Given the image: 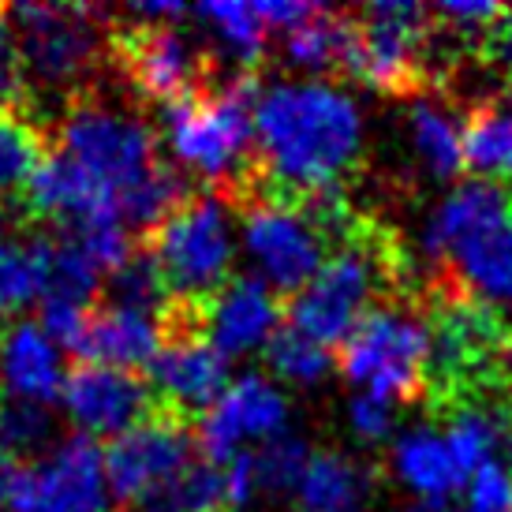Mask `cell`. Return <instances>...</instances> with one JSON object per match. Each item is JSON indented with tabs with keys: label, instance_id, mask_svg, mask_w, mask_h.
<instances>
[{
	"label": "cell",
	"instance_id": "6da1fadb",
	"mask_svg": "<svg viewBox=\"0 0 512 512\" xmlns=\"http://www.w3.org/2000/svg\"><path fill=\"white\" fill-rule=\"evenodd\" d=\"M367 124L359 101L326 79H281L258 90V176L270 187L314 199L359 165Z\"/></svg>",
	"mask_w": 512,
	"mask_h": 512
},
{
	"label": "cell",
	"instance_id": "7a4b0ae2",
	"mask_svg": "<svg viewBox=\"0 0 512 512\" xmlns=\"http://www.w3.org/2000/svg\"><path fill=\"white\" fill-rule=\"evenodd\" d=\"M240 243L255 277L273 292H303L314 273L326 266L329 243L348 240L359 228L352 210L337 199V191L296 199L270 187L255 172V180L236 195Z\"/></svg>",
	"mask_w": 512,
	"mask_h": 512
},
{
	"label": "cell",
	"instance_id": "3957f363",
	"mask_svg": "<svg viewBox=\"0 0 512 512\" xmlns=\"http://www.w3.org/2000/svg\"><path fill=\"white\" fill-rule=\"evenodd\" d=\"M423 255L441 270L438 285L486 307L512 311V191L490 180H464L430 210Z\"/></svg>",
	"mask_w": 512,
	"mask_h": 512
},
{
	"label": "cell",
	"instance_id": "277c9868",
	"mask_svg": "<svg viewBox=\"0 0 512 512\" xmlns=\"http://www.w3.org/2000/svg\"><path fill=\"white\" fill-rule=\"evenodd\" d=\"M258 79L236 72L217 86H202L187 98L165 105V143L187 172L202 176L214 191L236 202L243 187L255 180V101Z\"/></svg>",
	"mask_w": 512,
	"mask_h": 512
},
{
	"label": "cell",
	"instance_id": "5b68a950",
	"mask_svg": "<svg viewBox=\"0 0 512 512\" xmlns=\"http://www.w3.org/2000/svg\"><path fill=\"white\" fill-rule=\"evenodd\" d=\"M236 202L225 191H191L146 240V255L169 292V307L202 311L232 281L236 266Z\"/></svg>",
	"mask_w": 512,
	"mask_h": 512
},
{
	"label": "cell",
	"instance_id": "8992f818",
	"mask_svg": "<svg viewBox=\"0 0 512 512\" xmlns=\"http://www.w3.org/2000/svg\"><path fill=\"white\" fill-rule=\"evenodd\" d=\"M400 277L393 247L382 232L359 225L348 240L329 251L326 266L314 281L292 296L288 318L303 337L326 344H344L367 318L378 299H389V288Z\"/></svg>",
	"mask_w": 512,
	"mask_h": 512
},
{
	"label": "cell",
	"instance_id": "52a82bcc",
	"mask_svg": "<svg viewBox=\"0 0 512 512\" xmlns=\"http://www.w3.org/2000/svg\"><path fill=\"white\" fill-rule=\"evenodd\" d=\"M57 143L68 161L98 180L116 202H124L135 187L150 180L165 161L157 157V135L135 109L105 94H75L64 109Z\"/></svg>",
	"mask_w": 512,
	"mask_h": 512
},
{
	"label": "cell",
	"instance_id": "ba28073f",
	"mask_svg": "<svg viewBox=\"0 0 512 512\" xmlns=\"http://www.w3.org/2000/svg\"><path fill=\"white\" fill-rule=\"evenodd\" d=\"M341 374L359 393L415 404L430 389V322L412 299H385L344 341Z\"/></svg>",
	"mask_w": 512,
	"mask_h": 512
},
{
	"label": "cell",
	"instance_id": "9c48e42d",
	"mask_svg": "<svg viewBox=\"0 0 512 512\" xmlns=\"http://www.w3.org/2000/svg\"><path fill=\"white\" fill-rule=\"evenodd\" d=\"M23 79L42 90L83 94L86 79L113 57V30L83 4H15L8 8Z\"/></svg>",
	"mask_w": 512,
	"mask_h": 512
},
{
	"label": "cell",
	"instance_id": "30bf717a",
	"mask_svg": "<svg viewBox=\"0 0 512 512\" xmlns=\"http://www.w3.org/2000/svg\"><path fill=\"white\" fill-rule=\"evenodd\" d=\"M434 12L412 0H378L356 15L344 75L393 98H415L427 83Z\"/></svg>",
	"mask_w": 512,
	"mask_h": 512
},
{
	"label": "cell",
	"instance_id": "8fae6325",
	"mask_svg": "<svg viewBox=\"0 0 512 512\" xmlns=\"http://www.w3.org/2000/svg\"><path fill=\"white\" fill-rule=\"evenodd\" d=\"M8 512H109L105 453L86 434L57 441L30 464H0Z\"/></svg>",
	"mask_w": 512,
	"mask_h": 512
},
{
	"label": "cell",
	"instance_id": "7c38bea8",
	"mask_svg": "<svg viewBox=\"0 0 512 512\" xmlns=\"http://www.w3.org/2000/svg\"><path fill=\"white\" fill-rule=\"evenodd\" d=\"M195 449L199 441L184 415L169 408L150 412L143 423L124 430L105 449V479H109L113 498L124 505H139L157 486H165L184 468H191Z\"/></svg>",
	"mask_w": 512,
	"mask_h": 512
},
{
	"label": "cell",
	"instance_id": "4fadbf2b",
	"mask_svg": "<svg viewBox=\"0 0 512 512\" xmlns=\"http://www.w3.org/2000/svg\"><path fill=\"white\" fill-rule=\"evenodd\" d=\"M154 397L176 415L210 412L228 389V359L206 341L199 329V311L165 314V344L150 363Z\"/></svg>",
	"mask_w": 512,
	"mask_h": 512
},
{
	"label": "cell",
	"instance_id": "5bb4252c",
	"mask_svg": "<svg viewBox=\"0 0 512 512\" xmlns=\"http://www.w3.org/2000/svg\"><path fill=\"white\" fill-rule=\"evenodd\" d=\"M113 57L143 98L172 105L206 86V60L195 38L176 23H131L113 30Z\"/></svg>",
	"mask_w": 512,
	"mask_h": 512
},
{
	"label": "cell",
	"instance_id": "9a60e30c",
	"mask_svg": "<svg viewBox=\"0 0 512 512\" xmlns=\"http://www.w3.org/2000/svg\"><path fill=\"white\" fill-rule=\"evenodd\" d=\"M281 434H288V397L281 385L266 374H240L202 415L195 441L210 464L225 468L228 460L247 453V445H262Z\"/></svg>",
	"mask_w": 512,
	"mask_h": 512
},
{
	"label": "cell",
	"instance_id": "2e32d148",
	"mask_svg": "<svg viewBox=\"0 0 512 512\" xmlns=\"http://www.w3.org/2000/svg\"><path fill=\"white\" fill-rule=\"evenodd\" d=\"M64 412L86 438H120L150 415V389L139 374L79 363L64 382Z\"/></svg>",
	"mask_w": 512,
	"mask_h": 512
},
{
	"label": "cell",
	"instance_id": "e0dca14e",
	"mask_svg": "<svg viewBox=\"0 0 512 512\" xmlns=\"http://www.w3.org/2000/svg\"><path fill=\"white\" fill-rule=\"evenodd\" d=\"M281 326V296L255 273L232 277L199 311V329L225 359L266 352Z\"/></svg>",
	"mask_w": 512,
	"mask_h": 512
},
{
	"label": "cell",
	"instance_id": "ac0fdd59",
	"mask_svg": "<svg viewBox=\"0 0 512 512\" xmlns=\"http://www.w3.org/2000/svg\"><path fill=\"white\" fill-rule=\"evenodd\" d=\"M23 202L30 206V214L49 217L57 228L86 225L98 217H120V202L64 154L45 157L42 169L34 172V180L23 191Z\"/></svg>",
	"mask_w": 512,
	"mask_h": 512
},
{
	"label": "cell",
	"instance_id": "d6986e66",
	"mask_svg": "<svg viewBox=\"0 0 512 512\" xmlns=\"http://www.w3.org/2000/svg\"><path fill=\"white\" fill-rule=\"evenodd\" d=\"M64 382L60 344L38 322H12L0 333V385L8 397L49 408L64 393Z\"/></svg>",
	"mask_w": 512,
	"mask_h": 512
},
{
	"label": "cell",
	"instance_id": "ffe728a7",
	"mask_svg": "<svg viewBox=\"0 0 512 512\" xmlns=\"http://www.w3.org/2000/svg\"><path fill=\"white\" fill-rule=\"evenodd\" d=\"M165 344V318L146 311H128V307H94L90 314V329L79 348L86 363H101V367L131 370L150 367Z\"/></svg>",
	"mask_w": 512,
	"mask_h": 512
},
{
	"label": "cell",
	"instance_id": "44dd1931",
	"mask_svg": "<svg viewBox=\"0 0 512 512\" xmlns=\"http://www.w3.org/2000/svg\"><path fill=\"white\" fill-rule=\"evenodd\" d=\"M393 475L415 501H449L464 490V471L456 464L445 430L412 427L393 441Z\"/></svg>",
	"mask_w": 512,
	"mask_h": 512
},
{
	"label": "cell",
	"instance_id": "7402d4cb",
	"mask_svg": "<svg viewBox=\"0 0 512 512\" xmlns=\"http://www.w3.org/2000/svg\"><path fill=\"white\" fill-rule=\"evenodd\" d=\"M303 512H367L374 501V471L341 449L311 453L296 486Z\"/></svg>",
	"mask_w": 512,
	"mask_h": 512
},
{
	"label": "cell",
	"instance_id": "603a6c76",
	"mask_svg": "<svg viewBox=\"0 0 512 512\" xmlns=\"http://www.w3.org/2000/svg\"><path fill=\"white\" fill-rule=\"evenodd\" d=\"M404 131L412 154L430 176L453 180L464 169V128L456 124V113L441 98L415 94L404 109Z\"/></svg>",
	"mask_w": 512,
	"mask_h": 512
},
{
	"label": "cell",
	"instance_id": "cb8c5ba5",
	"mask_svg": "<svg viewBox=\"0 0 512 512\" xmlns=\"http://www.w3.org/2000/svg\"><path fill=\"white\" fill-rule=\"evenodd\" d=\"M464 169L475 172V180L512 184V98H490L468 113Z\"/></svg>",
	"mask_w": 512,
	"mask_h": 512
},
{
	"label": "cell",
	"instance_id": "d4e9b609",
	"mask_svg": "<svg viewBox=\"0 0 512 512\" xmlns=\"http://www.w3.org/2000/svg\"><path fill=\"white\" fill-rule=\"evenodd\" d=\"M352 34H356V15L322 12L311 15L303 27L285 34V60L303 72H344L348 53H352Z\"/></svg>",
	"mask_w": 512,
	"mask_h": 512
},
{
	"label": "cell",
	"instance_id": "484cf974",
	"mask_svg": "<svg viewBox=\"0 0 512 512\" xmlns=\"http://www.w3.org/2000/svg\"><path fill=\"white\" fill-rule=\"evenodd\" d=\"M191 15L210 27L214 42L225 49L232 64L240 68H251L262 60L266 53V38L270 30L262 23L255 4H240V0H217V4H202V8H191Z\"/></svg>",
	"mask_w": 512,
	"mask_h": 512
},
{
	"label": "cell",
	"instance_id": "4316f807",
	"mask_svg": "<svg viewBox=\"0 0 512 512\" xmlns=\"http://www.w3.org/2000/svg\"><path fill=\"white\" fill-rule=\"evenodd\" d=\"M135 512H228L225 468H217L210 460H195L176 479L139 501Z\"/></svg>",
	"mask_w": 512,
	"mask_h": 512
},
{
	"label": "cell",
	"instance_id": "83f0119b",
	"mask_svg": "<svg viewBox=\"0 0 512 512\" xmlns=\"http://www.w3.org/2000/svg\"><path fill=\"white\" fill-rule=\"evenodd\" d=\"M45 161V139L19 109H0V202L23 195Z\"/></svg>",
	"mask_w": 512,
	"mask_h": 512
},
{
	"label": "cell",
	"instance_id": "f1b7e54d",
	"mask_svg": "<svg viewBox=\"0 0 512 512\" xmlns=\"http://www.w3.org/2000/svg\"><path fill=\"white\" fill-rule=\"evenodd\" d=\"M57 423L45 404L0 400V464H30L57 445Z\"/></svg>",
	"mask_w": 512,
	"mask_h": 512
},
{
	"label": "cell",
	"instance_id": "f546056e",
	"mask_svg": "<svg viewBox=\"0 0 512 512\" xmlns=\"http://www.w3.org/2000/svg\"><path fill=\"white\" fill-rule=\"evenodd\" d=\"M42 240H23L0 232V318L19 314L42 296Z\"/></svg>",
	"mask_w": 512,
	"mask_h": 512
},
{
	"label": "cell",
	"instance_id": "4dcf8cb0",
	"mask_svg": "<svg viewBox=\"0 0 512 512\" xmlns=\"http://www.w3.org/2000/svg\"><path fill=\"white\" fill-rule=\"evenodd\" d=\"M251 460V475H255L258 498H281V494H296L303 468L311 460V449L299 434H281V438L262 441L258 449H247Z\"/></svg>",
	"mask_w": 512,
	"mask_h": 512
},
{
	"label": "cell",
	"instance_id": "1f68e13d",
	"mask_svg": "<svg viewBox=\"0 0 512 512\" xmlns=\"http://www.w3.org/2000/svg\"><path fill=\"white\" fill-rule=\"evenodd\" d=\"M105 296H109V307L146 311V314H157V318L169 314V292H165V281L157 273L154 258L146 255V247L135 251L116 273H109Z\"/></svg>",
	"mask_w": 512,
	"mask_h": 512
},
{
	"label": "cell",
	"instance_id": "d6a6232c",
	"mask_svg": "<svg viewBox=\"0 0 512 512\" xmlns=\"http://www.w3.org/2000/svg\"><path fill=\"white\" fill-rule=\"evenodd\" d=\"M266 363L288 385H318L333 370V356L326 344L303 337L299 329H277V337L266 344Z\"/></svg>",
	"mask_w": 512,
	"mask_h": 512
},
{
	"label": "cell",
	"instance_id": "836d02e7",
	"mask_svg": "<svg viewBox=\"0 0 512 512\" xmlns=\"http://www.w3.org/2000/svg\"><path fill=\"white\" fill-rule=\"evenodd\" d=\"M464 512H512V464H486L468 475Z\"/></svg>",
	"mask_w": 512,
	"mask_h": 512
},
{
	"label": "cell",
	"instance_id": "e575fe53",
	"mask_svg": "<svg viewBox=\"0 0 512 512\" xmlns=\"http://www.w3.org/2000/svg\"><path fill=\"white\" fill-rule=\"evenodd\" d=\"M348 427L367 445L393 438V430H397V404L385 397H374V393H352V400H348Z\"/></svg>",
	"mask_w": 512,
	"mask_h": 512
},
{
	"label": "cell",
	"instance_id": "d590c367",
	"mask_svg": "<svg viewBox=\"0 0 512 512\" xmlns=\"http://www.w3.org/2000/svg\"><path fill=\"white\" fill-rule=\"evenodd\" d=\"M19 90H23V64H19L8 12L0 8V109H15Z\"/></svg>",
	"mask_w": 512,
	"mask_h": 512
},
{
	"label": "cell",
	"instance_id": "8d00e7d4",
	"mask_svg": "<svg viewBox=\"0 0 512 512\" xmlns=\"http://www.w3.org/2000/svg\"><path fill=\"white\" fill-rule=\"evenodd\" d=\"M483 60L494 68L498 75H505L512 83V12L505 8L501 19H494L490 27L483 30V45H479Z\"/></svg>",
	"mask_w": 512,
	"mask_h": 512
},
{
	"label": "cell",
	"instance_id": "74e56055",
	"mask_svg": "<svg viewBox=\"0 0 512 512\" xmlns=\"http://www.w3.org/2000/svg\"><path fill=\"white\" fill-rule=\"evenodd\" d=\"M255 8L262 15V23H266V30H281V34L303 27L311 15L322 12L318 4H299V0H266V4H255Z\"/></svg>",
	"mask_w": 512,
	"mask_h": 512
},
{
	"label": "cell",
	"instance_id": "f35d334b",
	"mask_svg": "<svg viewBox=\"0 0 512 512\" xmlns=\"http://www.w3.org/2000/svg\"><path fill=\"white\" fill-rule=\"evenodd\" d=\"M404 512H460V509H453L449 501H412Z\"/></svg>",
	"mask_w": 512,
	"mask_h": 512
},
{
	"label": "cell",
	"instance_id": "ab89813d",
	"mask_svg": "<svg viewBox=\"0 0 512 512\" xmlns=\"http://www.w3.org/2000/svg\"><path fill=\"white\" fill-rule=\"evenodd\" d=\"M0 512H4V475H0Z\"/></svg>",
	"mask_w": 512,
	"mask_h": 512
}]
</instances>
